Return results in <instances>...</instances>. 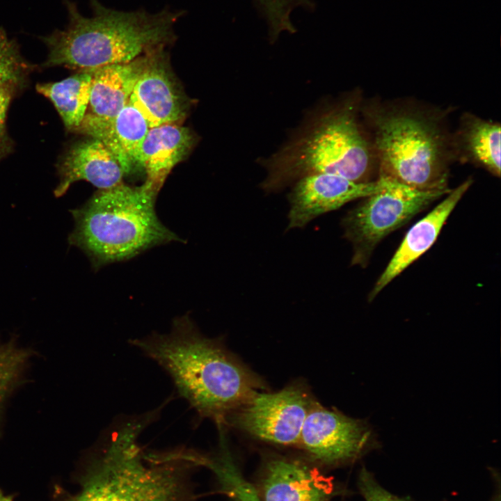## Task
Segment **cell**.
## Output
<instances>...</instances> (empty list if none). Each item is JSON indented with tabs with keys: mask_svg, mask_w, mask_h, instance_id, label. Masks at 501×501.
I'll return each mask as SVG.
<instances>
[{
	"mask_svg": "<svg viewBox=\"0 0 501 501\" xmlns=\"http://www.w3.org/2000/svg\"><path fill=\"white\" fill-rule=\"evenodd\" d=\"M58 174L56 197L63 196L77 181H87L103 190L123 183L126 176L113 154L94 138L79 142L66 152L59 162Z\"/></svg>",
	"mask_w": 501,
	"mask_h": 501,
	"instance_id": "obj_13",
	"label": "cell"
},
{
	"mask_svg": "<svg viewBox=\"0 0 501 501\" xmlns=\"http://www.w3.org/2000/svg\"><path fill=\"white\" fill-rule=\"evenodd\" d=\"M157 194L145 182L98 190L72 211L75 224L70 244L83 250L93 267L99 269L156 246L183 242L159 219L154 206Z\"/></svg>",
	"mask_w": 501,
	"mask_h": 501,
	"instance_id": "obj_5",
	"label": "cell"
},
{
	"mask_svg": "<svg viewBox=\"0 0 501 501\" xmlns=\"http://www.w3.org/2000/svg\"><path fill=\"white\" fill-rule=\"evenodd\" d=\"M288 196L289 210L287 229L302 228L311 221L344 205L374 193L378 179L354 182L327 173L306 175L296 180Z\"/></svg>",
	"mask_w": 501,
	"mask_h": 501,
	"instance_id": "obj_11",
	"label": "cell"
},
{
	"mask_svg": "<svg viewBox=\"0 0 501 501\" xmlns=\"http://www.w3.org/2000/svg\"><path fill=\"white\" fill-rule=\"evenodd\" d=\"M356 95L321 102L284 143L259 162L266 171L261 189L272 193L306 175L327 173L368 182L372 147L358 118Z\"/></svg>",
	"mask_w": 501,
	"mask_h": 501,
	"instance_id": "obj_2",
	"label": "cell"
},
{
	"mask_svg": "<svg viewBox=\"0 0 501 501\" xmlns=\"http://www.w3.org/2000/svg\"><path fill=\"white\" fill-rule=\"evenodd\" d=\"M500 125L474 116L464 118L460 144L469 161L500 175Z\"/></svg>",
	"mask_w": 501,
	"mask_h": 501,
	"instance_id": "obj_19",
	"label": "cell"
},
{
	"mask_svg": "<svg viewBox=\"0 0 501 501\" xmlns=\"http://www.w3.org/2000/svg\"><path fill=\"white\" fill-rule=\"evenodd\" d=\"M0 501H12V499L10 496L6 495L1 490H0Z\"/></svg>",
	"mask_w": 501,
	"mask_h": 501,
	"instance_id": "obj_26",
	"label": "cell"
},
{
	"mask_svg": "<svg viewBox=\"0 0 501 501\" xmlns=\"http://www.w3.org/2000/svg\"><path fill=\"white\" fill-rule=\"evenodd\" d=\"M379 188L342 221L353 246L352 265L365 267L377 244L448 191H422L379 173Z\"/></svg>",
	"mask_w": 501,
	"mask_h": 501,
	"instance_id": "obj_7",
	"label": "cell"
},
{
	"mask_svg": "<svg viewBox=\"0 0 501 501\" xmlns=\"http://www.w3.org/2000/svg\"><path fill=\"white\" fill-rule=\"evenodd\" d=\"M379 173L422 191H448V140L435 116L406 106L365 107Z\"/></svg>",
	"mask_w": 501,
	"mask_h": 501,
	"instance_id": "obj_6",
	"label": "cell"
},
{
	"mask_svg": "<svg viewBox=\"0 0 501 501\" xmlns=\"http://www.w3.org/2000/svg\"><path fill=\"white\" fill-rule=\"evenodd\" d=\"M264 501H325L331 480L296 461L274 459L267 465L262 482Z\"/></svg>",
	"mask_w": 501,
	"mask_h": 501,
	"instance_id": "obj_15",
	"label": "cell"
},
{
	"mask_svg": "<svg viewBox=\"0 0 501 501\" xmlns=\"http://www.w3.org/2000/svg\"><path fill=\"white\" fill-rule=\"evenodd\" d=\"M161 366L179 394L202 418L224 425L264 383L218 341L207 337L188 315L175 318L168 333L131 341Z\"/></svg>",
	"mask_w": 501,
	"mask_h": 501,
	"instance_id": "obj_1",
	"label": "cell"
},
{
	"mask_svg": "<svg viewBox=\"0 0 501 501\" xmlns=\"http://www.w3.org/2000/svg\"><path fill=\"white\" fill-rule=\"evenodd\" d=\"M27 64L21 56L15 40L0 27V80L22 82Z\"/></svg>",
	"mask_w": 501,
	"mask_h": 501,
	"instance_id": "obj_23",
	"label": "cell"
},
{
	"mask_svg": "<svg viewBox=\"0 0 501 501\" xmlns=\"http://www.w3.org/2000/svg\"><path fill=\"white\" fill-rule=\"evenodd\" d=\"M314 401L301 383L274 392L255 391L227 419L250 435L281 445L299 444Z\"/></svg>",
	"mask_w": 501,
	"mask_h": 501,
	"instance_id": "obj_8",
	"label": "cell"
},
{
	"mask_svg": "<svg viewBox=\"0 0 501 501\" xmlns=\"http://www.w3.org/2000/svg\"><path fill=\"white\" fill-rule=\"evenodd\" d=\"M92 72L79 71L63 80L36 86L38 93L54 104L67 129L77 130L88 109Z\"/></svg>",
	"mask_w": 501,
	"mask_h": 501,
	"instance_id": "obj_18",
	"label": "cell"
},
{
	"mask_svg": "<svg viewBox=\"0 0 501 501\" xmlns=\"http://www.w3.org/2000/svg\"><path fill=\"white\" fill-rule=\"evenodd\" d=\"M217 455L204 454L200 466L211 470L216 476L222 490L235 501H261L256 490L242 477L228 449L225 439L221 438Z\"/></svg>",
	"mask_w": 501,
	"mask_h": 501,
	"instance_id": "obj_20",
	"label": "cell"
},
{
	"mask_svg": "<svg viewBox=\"0 0 501 501\" xmlns=\"http://www.w3.org/2000/svg\"><path fill=\"white\" fill-rule=\"evenodd\" d=\"M358 484L365 501H411L388 491L365 468L360 472Z\"/></svg>",
	"mask_w": 501,
	"mask_h": 501,
	"instance_id": "obj_25",
	"label": "cell"
},
{
	"mask_svg": "<svg viewBox=\"0 0 501 501\" xmlns=\"http://www.w3.org/2000/svg\"><path fill=\"white\" fill-rule=\"evenodd\" d=\"M150 419L129 420L111 429L69 501H195L193 464L178 450L145 453L140 447L137 439Z\"/></svg>",
	"mask_w": 501,
	"mask_h": 501,
	"instance_id": "obj_3",
	"label": "cell"
},
{
	"mask_svg": "<svg viewBox=\"0 0 501 501\" xmlns=\"http://www.w3.org/2000/svg\"><path fill=\"white\" fill-rule=\"evenodd\" d=\"M22 84L15 80H0V159L10 148L6 128L7 111L13 95Z\"/></svg>",
	"mask_w": 501,
	"mask_h": 501,
	"instance_id": "obj_24",
	"label": "cell"
},
{
	"mask_svg": "<svg viewBox=\"0 0 501 501\" xmlns=\"http://www.w3.org/2000/svg\"><path fill=\"white\" fill-rule=\"evenodd\" d=\"M264 17L271 42L283 33H294L296 27L292 19V12L299 8L312 9L310 0H254Z\"/></svg>",
	"mask_w": 501,
	"mask_h": 501,
	"instance_id": "obj_21",
	"label": "cell"
},
{
	"mask_svg": "<svg viewBox=\"0 0 501 501\" xmlns=\"http://www.w3.org/2000/svg\"><path fill=\"white\" fill-rule=\"evenodd\" d=\"M376 443L369 424L315 402L301 434L299 444L316 459L336 463L357 459Z\"/></svg>",
	"mask_w": 501,
	"mask_h": 501,
	"instance_id": "obj_9",
	"label": "cell"
},
{
	"mask_svg": "<svg viewBox=\"0 0 501 501\" xmlns=\"http://www.w3.org/2000/svg\"><path fill=\"white\" fill-rule=\"evenodd\" d=\"M145 56L129 102L142 113L150 128L182 120L189 101L171 70L164 47Z\"/></svg>",
	"mask_w": 501,
	"mask_h": 501,
	"instance_id": "obj_10",
	"label": "cell"
},
{
	"mask_svg": "<svg viewBox=\"0 0 501 501\" xmlns=\"http://www.w3.org/2000/svg\"><path fill=\"white\" fill-rule=\"evenodd\" d=\"M472 183L466 180L407 232L399 246L369 294L372 301L381 290L434 244L449 216Z\"/></svg>",
	"mask_w": 501,
	"mask_h": 501,
	"instance_id": "obj_12",
	"label": "cell"
},
{
	"mask_svg": "<svg viewBox=\"0 0 501 501\" xmlns=\"http://www.w3.org/2000/svg\"><path fill=\"white\" fill-rule=\"evenodd\" d=\"M28 356L11 344L0 345V404L16 383Z\"/></svg>",
	"mask_w": 501,
	"mask_h": 501,
	"instance_id": "obj_22",
	"label": "cell"
},
{
	"mask_svg": "<svg viewBox=\"0 0 501 501\" xmlns=\"http://www.w3.org/2000/svg\"><path fill=\"white\" fill-rule=\"evenodd\" d=\"M145 54L125 63L93 70L90 98L84 118L110 121L128 104L145 62Z\"/></svg>",
	"mask_w": 501,
	"mask_h": 501,
	"instance_id": "obj_17",
	"label": "cell"
},
{
	"mask_svg": "<svg viewBox=\"0 0 501 501\" xmlns=\"http://www.w3.org/2000/svg\"><path fill=\"white\" fill-rule=\"evenodd\" d=\"M149 128L142 113L128 102L110 121L84 118L77 131L102 142L127 175L138 166L141 146Z\"/></svg>",
	"mask_w": 501,
	"mask_h": 501,
	"instance_id": "obj_14",
	"label": "cell"
},
{
	"mask_svg": "<svg viewBox=\"0 0 501 501\" xmlns=\"http://www.w3.org/2000/svg\"><path fill=\"white\" fill-rule=\"evenodd\" d=\"M195 141L189 128L176 123L149 128L138 159V166L146 175L145 182L159 193L172 169L188 156Z\"/></svg>",
	"mask_w": 501,
	"mask_h": 501,
	"instance_id": "obj_16",
	"label": "cell"
},
{
	"mask_svg": "<svg viewBox=\"0 0 501 501\" xmlns=\"http://www.w3.org/2000/svg\"><path fill=\"white\" fill-rule=\"evenodd\" d=\"M68 24L42 38L48 49L44 65L79 71L128 63L172 42L174 26L183 11L164 9L122 11L90 0L92 15H82L75 3L64 0Z\"/></svg>",
	"mask_w": 501,
	"mask_h": 501,
	"instance_id": "obj_4",
	"label": "cell"
}]
</instances>
